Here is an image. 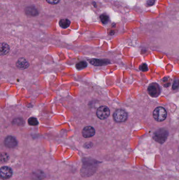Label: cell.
I'll return each instance as SVG.
<instances>
[{
	"mask_svg": "<svg viewBox=\"0 0 179 180\" xmlns=\"http://www.w3.org/2000/svg\"><path fill=\"white\" fill-rule=\"evenodd\" d=\"M167 116L166 110L162 107L159 106L156 108L153 112V116L157 121H164Z\"/></svg>",
	"mask_w": 179,
	"mask_h": 180,
	"instance_id": "obj_2",
	"label": "cell"
},
{
	"mask_svg": "<svg viewBox=\"0 0 179 180\" xmlns=\"http://www.w3.org/2000/svg\"><path fill=\"white\" fill-rule=\"evenodd\" d=\"M113 118L115 121L117 122H123L126 121L128 115L124 110L119 109L115 112L113 114Z\"/></svg>",
	"mask_w": 179,
	"mask_h": 180,
	"instance_id": "obj_3",
	"label": "cell"
},
{
	"mask_svg": "<svg viewBox=\"0 0 179 180\" xmlns=\"http://www.w3.org/2000/svg\"><path fill=\"white\" fill-rule=\"evenodd\" d=\"M95 134V130L91 126H87L84 127L82 131V135L85 138L93 137Z\"/></svg>",
	"mask_w": 179,
	"mask_h": 180,
	"instance_id": "obj_7",
	"label": "cell"
},
{
	"mask_svg": "<svg viewBox=\"0 0 179 180\" xmlns=\"http://www.w3.org/2000/svg\"><path fill=\"white\" fill-rule=\"evenodd\" d=\"M16 65L19 69L24 70L27 69L29 67V63L25 58L21 57L16 63Z\"/></svg>",
	"mask_w": 179,
	"mask_h": 180,
	"instance_id": "obj_9",
	"label": "cell"
},
{
	"mask_svg": "<svg viewBox=\"0 0 179 180\" xmlns=\"http://www.w3.org/2000/svg\"><path fill=\"white\" fill-rule=\"evenodd\" d=\"M9 51H10V47L7 43H0V56L6 55Z\"/></svg>",
	"mask_w": 179,
	"mask_h": 180,
	"instance_id": "obj_11",
	"label": "cell"
},
{
	"mask_svg": "<svg viewBox=\"0 0 179 180\" xmlns=\"http://www.w3.org/2000/svg\"><path fill=\"white\" fill-rule=\"evenodd\" d=\"M168 131L165 129H159L155 132L154 134V139L160 144L164 143L168 137Z\"/></svg>",
	"mask_w": 179,
	"mask_h": 180,
	"instance_id": "obj_1",
	"label": "cell"
},
{
	"mask_svg": "<svg viewBox=\"0 0 179 180\" xmlns=\"http://www.w3.org/2000/svg\"><path fill=\"white\" fill-rule=\"evenodd\" d=\"M139 69H140V70L143 71V72H146V71H147L148 70V66L146 64H142L139 67Z\"/></svg>",
	"mask_w": 179,
	"mask_h": 180,
	"instance_id": "obj_17",
	"label": "cell"
},
{
	"mask_svg": "<svg viewBox=\"0 0 179 180\" xmlns=\"http://www.w3.org/2000/svg\"><path fill=\"white\" fill-rule=\"evenodd\" d=\"M4 144L9 148H13L18 145V141L14 137L8 136L4 140Z\"/></svg>",
	"mask_w": 179,
	"mask_h": 180,
	"instance_id": "obj_8",
	"label": "cell"
},
{
	"mask_svg": "<svg viewBox=\"0 0 179 180\" xmlns=\"http://www.w3.org/2000/svg\"><path fill=\"white\" fill-rule=\"evenodd\" d=\"M70 21L68 19H66L60 20V21L59 22V24L60 27L63 28V29H66L69 27V26H70Z\"/></svg>",
	"mask_w": 179,
	"mask_h": 180,
	"instance_id": "obj_12",
	"label": "cell"
},
{
	"mask_svg": "<svg viewBox=\"0 0 179 180\" xmlns=\"http://www.w3.org/2000/svg\"><path fill=\"white\" fill-rule=\"evenodd\" d=\"M28 123L29 125H31V126H36L38 125L39 121L36 118L32 117L29 118L28 119Z\"/></svg>",
	"mask_w": 179,
	"mask_h": 180,
	"instance_id": "obj_13",
	"label": "cell"
},
{
	"mask_svg": "<svg viewBox=\"0 0 179 180\" xmlns=\"http://www.w3.org/2000/svg\"><path fill=\"white\" fill-rule=\"evenodd\" d=\"M87 66V62L85 61H82L78 63L76 65V68L78 70H81V69H84Z\"/></svg>",
	"mask_w": 179,
	"mask_h": 180,
	"instance_id": "obj_14",
	"label": "cell"
},
{
	"mask_svg": "<svg viewBox=\"0 0 179 180\" xmlns=\"http://www.w3.org/2000/svg\"><path fill=\"white\" fill-rule=\"evenodd\" d=\"M47 2L51 4H56L59 3L60 0H46Z\"/></svg>",
	"mask_w": 179,
	"mask_h": 180,
	"instance_id": "obj_18",
	"label": "cell"
},
{
	"mask_svg": "<svg viewBox=\"0 0 179 180\" xmlns=\"http://www.w3.org/2000/svg\"><path fill=\"white\" fill-rule=\"evenodd\" d=\"M13 174L12 169L8 166H3L0 168V178L3 180L10 178Z\"/></svg>",
	"mask_w": 179,
	"mask_h": 180,
	"instance_id": "obj_6",
	"label": "cell"
},
{
	"mask_svg": "<svg viewBox=\"0 0 179 180\" xmlns=\"http://www.w3.org/2000/svg\"><path fill=\"white\" fill-rule=\"evenodd\" d=\"M90 63L95 66H100L106 65L109 63V60H100V59H92L90 60Z\"/></svg>",
	"mask_w": 179,
	"mask_h": 180,
	"instance_id": "obj_10",
	"label": "cell"
},
{
	"mask_svg": "<svg viewBox=\"0 0 179 180\" xmlns=\"http://www.w3.org/2000/svg\"><path fill=\"white\" fill-rule=\"evenodd\" d=\"M161 90L160 86L156 83H152L150 84L148 88V92L150 96L153 98L158 97L160 94Z\"/></svg>",
	"mask_w": 179,
	"mask_h": 180,
	"instance_id": "obj_4",
	"label": "cell"
},
{
	"mask_svg": "<svg viewBox=\"0 0 179 180\" xmlns=\"http://www.w3.org/2000/svg\"><path fill=\"white\" fill-rule=\"evenodd\" d=\"M96 114L100 119H105L110 115V110L106 106H101L97 110Z\"/></svg>",
	"mask_w": 179,
	"mask_h": 180,
	"instance_id": "obj_5",
	"label": "cell"
},
{
	"mask_svg": "<svg viewBox=\"0 0 179 180\" xmlns=\"http://www.w3.org/2000/svg\"><path fill=\"white\" fill-rule=\"evenodd\" d=\"M24 122L23 119H20V118H17V119H14L13 121V124H15V125L21 126L24 124Z\"/></svg>",
	"mask_w": 179,
	"mask_h": 180,
	"instance_id": "obj_16",
	"label": "cell"
},
{
	"mask_svg": "<svg viewBox=\"0 0 179 180\" xmlns=\"http://www.w3.org/2000/svg\"><path fill=\"white\" fill-rule=\"evenodd\" d=\"M100 18L101 22L105 24L108 23V22L109 21V16L106 14H102L101 16H100Z\"/></svg>",
	"mask_w": 179,
	"mask_h": 180,
	"instance_id": "obj_15",
	"label": "cell"
},
{
	"mask_svg": "<svg viewBox=\"0 0 179 180\" xmlns=\"http://www.w3.org/2000/svg\"><path fill=\"white\" fill-rule=\"evenodd\" d=\"M177 87H178V81L177 80V81H174V82L173 84L172 88L174 90V89L177 88Z\"/></svg>",
	"mask_w": 179,
	"mask_h": 180,
	"instance_id": "obj_19",
	"label": "cell"
}]
</instances>
